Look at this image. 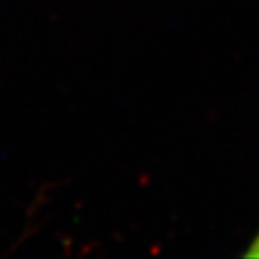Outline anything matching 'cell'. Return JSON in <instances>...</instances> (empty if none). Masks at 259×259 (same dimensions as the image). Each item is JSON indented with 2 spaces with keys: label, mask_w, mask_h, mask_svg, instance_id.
I'll return each mask as SVG.
<instances>
[{
  "label": "cell",
  "mask_w": 259,
  "mask_h": 259,
  "mask_svg": "<svg viewBox=\"0 0 259 259\" xmlns=\"http://www.w3.org/2000/svg\"><path fill=\"white\" fill-rule=\"evenodd\" d=\"M245 257H259V231L255 232V236L252 238V241L248 243V248L245 250Z\"/></svg>",
  "instance_id": "1"
}]
</instances>
